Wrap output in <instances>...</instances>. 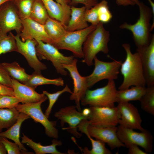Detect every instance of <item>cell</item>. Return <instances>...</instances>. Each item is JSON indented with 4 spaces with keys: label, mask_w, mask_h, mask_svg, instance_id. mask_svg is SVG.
Returning <instances> with one entry per match:
<instances>
[{
    "label": "cell",
    "mask_w": 154,
    "mask_h": 154,
    "mask_svg": "<svg viewBox=\"0 0 154 154\" xmlns=\"http://www.w3.org/2000/svg\"><path fill=\"white\" fill-rule=\"evenodd\" d=\"M90 113L88 120L91 125L106 127L118 124L120 114L117 107L90 106Z\"/></svg>",
    "instance_id": "10"
},
{
    "label": "cell",
    "mask_w": 154,
    "mask_h": 154,
    "mask_svg": "<svg viewBox=\"0 0 154 154\" xmlns=\"http://www.w3.org/2000/svg\"><path fill=\"white\" fill-rule=\"evenodd\" d=\"M54 116L60 121L61 126H64L65 123L69 125L62 129L66 130L75 137L79 138L82 134L77 131V126L84 119H88L82 112L78 111L75 106H66L60 109L54 114Z\"/></svg>",
    "instance_id": "14"
},
{
    "label": "cell",
    "mask_w": 154,
    "mask_h": 154,
    "mask_svg": "<svg viewBox=\"0 0 154 154\" xmlns=\"http://www.w3.org/2000/svg\"><path fill=\"white\" fill-rule=\"evenodd\" d=\"M122 46L126 56L120 69L123 80L118 88L119 90L128 88L132 86H145L146 81L139 52L137 51L132 53L130 45L128 43L123 44Z\"/></svg>",
    "instance_id": "1"
},
{
    "label": "cell",
    "mask_w": 154,
    "mask_h": 154,
    "mask_svg": "<svg viewBox=\"0 0 154 154\" xmlns=\"http://www.w3.org/2000/svg\"><path fill=\"white\" fill-rule=\"evenodd\" d=\"M127 148L128 149L127 153L128 154H147L145 151H143L139 148L138 146L135 145H131Z\"/></svg>",
    "instance_id": "41"
},
{
    "label": "cell",
    "mask_w": 154,
    "mask_h": 154,
    "mask_svg": "<svg viewBox=\"0 0 154 154\" xmlns=\"http://www.w3.org/2000/svg\"><path fill=\"white\" fill-rule=\"evenodd\" d=\"M25 84L36 88L37 86L43 85L52 84L57 86H63L64 82L61 78L50 79L44 77L41 73L34 71L31 75L30 78Z\"/></svg>",
    "instance_id": "28"
},
{
    "label": "cell",
    "mask_w": 154,
    "mask_h": 154,
    "mask_svg": "<svg viewBox=\"0 0 154 154\" xmlns=\"http://www.w3.org/2000/svg\"><path fill=\"white\" fill-rule=\"evenodd\" d=\"M7 152L3 144L0 142V154H6Z\"/></svg>",
    "instance_id": "46"
},
{
    "label": "cell",
    "mask_w": 154,
    "mask_h": 154,
    "mask_svg": "<svg viewBox=\"0 0 154 154\" xmlns=\"http://www.w3.org/2000/svg\"><path fill=\"white\" fill-rule=\"evenodd\" d=\"M44 102L19 104L15 108L20 112L28 115L35 122L41 123L44 128L46 135L48 137L57 139L58 137V132L56 127V121L49 120L42 110L41 105Z\"/></svg>",
    "instance_id": "8"
},
{
    "label": "cell",
    "mask_w": 154,
    "mask_h": 154,
    "mask_svg": "<svg viewBox=\"0 0 154 154\" xmlns=\"http://www.w3.org/2000/svg\"><path fill=\"white\" fill-rule=\"evenodd\" d=\"M110 33L104 28L103 23H100L88 35L83 44L84 57L82 61L88 66L94 65V60L97 54L109 52L108 43Z\"/></svg>",
    "instance_id": "2"
},
{
    "label": "cell",
    "mask_w": 154,
    "mask_h": 154,
    "mask_svg": "<svg viewBox=\"0 0 154 154\" xmlns=\"http://www.w3.org/2000/svg\"><path fill=\"white\" fill-rule=\"evenodd\" d=\"M96 26L91 25L82 30L67 31L60 40L53 46L58 50H65L71 52L74 57L83 58L82 45L88 35Z\"/></svg>",
    "instance_id": "5"
},
{
    "label": "cell",
    "mask_w": 154,
    "mask_h": 154,
    "mask_svg": "<svg viewBox=\"0 0 154 154\" xmlns=\"http://www.w3.org/2000/svg\"><path fill=\"white\" fill-rule=\"evenodd\" d=\"M68 92L71 94L72 92L70 89L68 85L66 84L62 90L58 91L55 93H50L46 91H43L42 93L46 96L49 100V103L44 114L48 118L52 110L53 106L58 100L59 96L62 94Z\"/></svg>",
    "instance_id": "35"
},
{
    "label": "cell",
    "mask_w": 154,
    "mask_h": 154,
    "mask_svg": "<svg viewBox=\"0 0 154 154\" xmlns=\"http://www.w3.org/2000/svg\"><path fill=\"white\" fill-rule=\"evenodd\" d=\"M10 0H0V6L5 2Z\"/></svg>",
    "instance_id": "49"
},
{
    "label": "cell",
    "mask_w": 154,
    "mask_h": 154,
    "mask_svg": "<svg viewBox=\"0 0 154 154\" xmlns=\"http://www.w3.org/2000/svg\"><path fill=\"white\" fill-rule=\"evenodd\" d=\"M85 19L87 22L96 26L100 23L96 5L89 9H86L84 14Z\"/></svg>",
    "instance_id": "38"
},
{
    "label": "cell",
    "mask_w": 154,
    "mask_h": 154,
    "mask_svg": "<svg viewBox=\"0 0 154 154\" xmlns=\"http://www.w3.org/2000/svg\"><path fill=\"white\" fill-rule=\"evenodd\" d=\"M0 95H2L14 96L12 88L0 84Z\"/></svg>",
    "instance_id": "42"
},
{
    "label": "cell",
    "mask_w": 154,
    "mask_h": 154,
    "mask_svg": "<svg viewBox=\"0 0 154 154\" xmlns=\"http://www.w3.org/2000/svg\"><path fill=\"white\" fill-rule=\"evenodd\" d=\"M20 102L15 96L2 95L0 98V108L12 109L15 108Z\"/></svg>",
    "instance_id": "36"
},
{
    "label": "cell",
    "mask_w": 154,
    "mask_h": 154,
    "mask_svg": "<svg viewBox=\"0 0 154 154\" xmlns=\"http://www.w3.org/2000/svg\"><path fill=\"white\" fill-rule=\"evenodd\" d=\"M51 18L66 26L70 16L71 12L66 10L60 4L53 0H41Z\"/></svg>",
    "instance_id": "21"
},
{
    "label": "cell",
    "mask_w": 154,
    "mask_h": 154,
    "mask_svg": "<svg viewBox=\"0 0 154 154\" xmlns=\"http://www.w3.org/2000/svg\"><path fill=\"white\" fill-rule=\"evenodd\" d=\"M2 96V95H0V98H1V97Z\"/></svg>",
    "instance_id": "50"
},
{
    "label": "cell",
    "mask_w": 154,
    "mask_h": 154,
    "mask_svg": "<svg viewBox=\"0 0 154 154\" xmlns=\"http://www.w3.org/2000/svg\"><path fill=\"white\" fill-rule=\"evenodd\" d=\"M43 25L53 45L60 40L67 31L66 26L49 16Z\"/></svg>",
    "instance_id": "25"
},
{
    "label": "cell",
    "mask_w": 154,
    "mask_h": 154,
    "mask_svg": "<svg viewBox=\"0 0 154 154\" xmlns=\"http://www.w3.org/2000/svg\"><path fill=\"white\" fill-rule=\"evenodd\" d=\"M86 9L84 6L80 7L70 6L71 17L66 27L67 31H72L80 30L89 26L84 17Z\"/></svg>",
    "instance_id": "23"
},
{
    "label": "cell",
    "mask_w": 154,
    "mask_h": 154,
    "mask_svg": "<svg viewBox=\"0 0 154 154\" xmlns=\"http://www.w3.org/2000/svg\"><path fill=\"white\" fill-rule=\"evenodd\" d=\"M22 27L17 9L12 0L3 4L0 6V32L7 34L15 30L19 34Z\"/></svg>",
    "instance_id": "11"
},
{
    "label": "cell",
    "mask_w": 154,
    "mask_h": 154,
    "mask_svg": "<svg viewBox=\"0 0 154 154\" xmlns=\"http://www.w3.org/2000/svg\"><path fill=\"white\" fill-rule=\"evenodd\" d=\"M87 121L86 120H83L81 121L80 124L78 125L77 128L78 130L81 131L82 133H84L87 136L90 140L92 145V148L90 150L88 149L87 147L83 149H81V150L84 154H111L112 153L105 146V143L102 141L97 140L93 139L89 134L87 129V127L89 125Z\"/></svg>",
    "instance_id": "22"
},
{
    "label": "cell",
    "mask_w": 154,
    "mask_h": 154,
    "mask_svg": "<svg viewBox=\"0 0 154 154\" xmlns=\"http://www.w3.org/2000/svg\"><path fill=\"white\" fill-rule=\"evenodd\" d=\"M56 2L61 5L68 11L71 12L70 4L71 0H55Z\"/></svg>",
    "instance_id": "43"
},
{
    "label": "cell",
    "mask_w": 154,
    "mask_h": 154,
    "mask_svg": "<svg viewBox=\"0 0 154 154\" xmlns=\"http://www.w3.org/2000/svg\"><path fill=\"white\" fill-rule=\"evenodd\" d=\"M118 103L117 107L120 114L118 122L119 125L141 131L144 130L141 126L142 120L137 109L129 102Z\"/></svg>",
    "instance_id": "15"
},
{
    "label": "cell",
    "mask_w": 154,
    "mask_h": 154,
    "mask_svg": "<svg viewBox=\"0 0 154 154\" xmlns=\"http://www.w3.org/2000/svg\"><path fill=\"white\" fill-rule=\"evenodd\" d=\"M12 82L14 96L22 104L45 101L48 99L43 93L40 94L37 92L35 88L23 84L14 78H12Z\"/></svg>",
    "instance_id": "19"
},
{
    "label": "cell",
    "mask_w": 154,
    "mask_h": 154,
    "mask_svg": "<svg viewBox=\"0 0 154 154\" xmlns=\"http://www.w3.org/2000/svg\"><path fill=\"white\" fill-rule=\"evenodd\" d=\"M0 142L3 144L8 154H23L18 144L10 141L7 138L0 137Z\"/></svg>",
    "instance_id": "37"
},
{
    "label": "cell",
    "mask_w": 154,
    "mask_h": 154,
    "mask_svg": "<svg viewBox=\"0 0 154 154\" xmlns=\"http://www.w3.org/2000/svg\"><path fill=\"white\" fill-rule=\"evenodd\" d=\"M23 136L21 137V142L23 144H25L32 149L36 154H65L57 150V146H60L62 144V142L57 139L54 138L52 141V144L50 145L44 146L40 143H37L33 141L31 139L23 133Z\"/></svg>",
    "instance_id": "24"
},
{
    "label": "cell",
    "mask_w": 154,
    "mask_h": 154,
    "mask_svg": "<svg viewBox=\"0 0 154 154\" xmlns=\"http://www.w3.org/2000/svg\"><path fill=\"white\" fill-rule=\"evenodd\" d=\"M133 3L135 4H136L137 5L140 3V2L139 0H128Z\"/></svg>",
    "instance_id": "48"
},
{
    "label": "cell",
    "mask_w": 154,
    "mask_h": 154,
    "mask_svg": "<svg viewBox=\"0 0 154 154\" xmlns=\"http://www.w3.org/2000/svg\"><path fill=\"white\" fill-rule=\"evenodd\" d=\"M17 47V52L22 55L27 60L29 66L35 72L41 73L42 70H46V66L41 62L38 58L36 50L37 42L34 39H28L22 41L19 34L14 35Z\"/></svg>",
    "instance_id": "13"
},
{
    "label": "cell",
    "mask_w": 154,
    "mask_h": 154,
    "mask_svg": "<svg viewBox=\"0 0 154 154\" xmlns=\"http://www.w3.org/2000/svg\"><path fill=\"white\" fill-rule=\"evenodd\" d=\"M151 6L153 15H154V3L151 0H148Z\"/></svg>",
    "instance_id": "47"
},
{
    "label": "cell",
    "mask_w": 154,
    "mask_h": 154,
    "mask_svg": "<svg viewBox=\"0 0 154 154\" xmlns=\"http://www.w3.org/2000/svg\"><path fill=\"white\" fill-rule=\"evenodd\" d=\"M140 15L137 21L133 24L124 23L119 28L131 31L137 48L148 45L151 38L150 32L152 30L150 21L153 15L151 8L140 2L138 5Z\"/></svg>",
    "instance_id": "3"
},
{
    "label": "cell",
    "mask_w": 154,
    "mask_h": 154,
    "mask_svg": "<svg viewBox=\"0 0 154 154\" xmlns=\"http://www.w3.org/2000/svg\"><path fill=\"white\" fill-rule=\"evenodd\" d=\"M141 108L154 115V85L147 86L145 92L139 100Z\"/></svg>",
    "instance_id": "31"
},
{
    "label": "cell",
    "mask_w": 154,
    "mask_h": 154,
    "mask_svg": "<svg viewBox=\"0 0 154 154\" xmlns=\"http://www.w3.org/2000/svg\"><path fill=\"white\" fill-rule=\"evenodd\" d=\"M82 112L84 116L88 117H88L90 113V110L89 108L84 109L82 111Z\"/></svg>",
    "instance_id": "45"
},
{
    "label": "cell",
    "mask_w": 154,
    "mask_h": 154,
    "mask_svg": "<svg viewBox=\"0 0 154 154\" xmlns=\"http://www.w3.org/2000/svg\"><path fill=\"white\" fill-rule=\"evenodd\" d=\"M116 2L119 6H133L135 5L133 3L128 0H116Z\"/></svg>",
    "instance_id": "44"
},
{
    "label": "cell",
    "mask_w": 154,
    "mask_h": 154,
    "mask_svg": "<svg viewBox=\"0 0 154 154\" xmlns=\"http://www.w3.org/2000/svg\"><path fill=\"white\" fill-rule=\"evenodd\" d=\"M98 3V0H71L70 6H74L78 3H81L83 4L87 9H89Z\"/></svg>",
    "instance_id": "40"
},
{
    "label": "cell",
    "mask_w": 154,
    "mask_h": 154,
    "mask_svg": "<svg viewBox=\"0 0 154 154\" xmlns=\"http://www.w3.org/2000/svg\"><path fill=\"white\" fill-rule=\"evenodd\" d=\"M16 7L21 20L29 18L31 11L35 0H11Z\"/></svg>",
    "instance_id": "33"
},
{
    "label": "cell",
    "mask_w": 154,
    "mask_h": 154,
    "mask_svg": "<svg viewBox=\"0 0 154 154\" xmlns=\"http://www.w3.org/2000/svg\"><path fill=\"white\" fill-rule=\"evenodd\" d=\"M17 51L14 35L11 32L7 35V33L0 32V55Z\"/></svg>",
    "instance_id": "32"
},
{
    "label": "cell",
    "mask_w": 154,
    "mask_h": 154,
    "mask_svg": "<svg viewBox=\"0 0 154 154\" xmlns=\"http://www.w3.org/2000/svg\"><path fill=\"white\" fill-rule=\"evenodd\" d=\"M36 40L37 42L36 46L37 53L40 59L50 60L57 73L63 76H66L68 72L62 64H71L75 58L74 56H65L53 45L40 40Z\"/></svg>",
    "instance_id": "6"
},
{
    "label": "cell",
    "mask_w": 154,
    "mask_h": 154,
    "mask_svg": "<svg viewBox=\"0 0 154 154\" xmlns=\"http://www.w3.org/2000/svg\"><path fill=\"white\" fill-rule=\"evenodd\" d=\"M146 89V87L145 86H132L130 88L117 90V102L139 101L145 94Z\"/></svg>",
    "instance_id": "26"
},
{
    "label": "cell",
    "mask_w": 154,
    "mask_h": 154,
    "mask_svg": "<svg viewBox=\"0 0 154 154\" xmlns=\"http://www.w3.org/2000/svg\"><path fill=\"white\" fill-rule=\"evenodd\" d=\"M78 60L74 58L73 62L68 64H62L63 67L69 72L73 84V90L70 99L74 101L78 110L82 112L80 101L88 89L86 76H82L79 73L77 66Z\"/></svg>",
    "instance_id": "12"
},
{
    "label": "cell",
    "mask_w": 154,
    "mask_h": 154,
    "mask_svg": "<svg viewBox=\"0 0 154 154\" xmlns=\"http://www.w3.org/2000/svg\"><path fill=\"white\" fill-rule=\"evenodd\" d=\"M30 118L27 114L20 112L17 119L13 125L7 130L0 132V137H4L13 141L18 144L23 154H33L27 150L20 140V129L21 125L25 120Z\"/></svg>",
    "instance_id": "20"
},
{
    "label": "cell",
    "mask_w": 154,
    "mask_h": 154,
    "mask_svg": "<svg viewBox=\"0 0 154 154\" xmlns=\"http://www.w3.org/2000/svg\"><path fill=\"white\" fill-rule=\"evenodd\" d=\"M20 112L15 108H0V132L8 129L16 122Z\"/></svg>",
    "instance_id": "29"
},
{
    "label": "cell",
    "mask_w": 154,
    "mask_h": 154,
    "mask_svg": "<svg viewBox=\"0 0 154 154\" xmlns=\"http://www.w3.org/2000/svg\"><path fill=\"white\" fill-rule=\"evenodd\" d=\"M117 134L119 140L127 148L134 144L142 147L147 153L153 150V137L147 129L137 132L133 129L119 125L117 127Z\"/></svg>",
    "instance_id": "9"
},
{
    "label": "cell",
    "mask_w": 154,
    "mask_h": 154,
    "mask_svg": "<svg viewBox=\"0 0 154 154\" xmlns=\"http://www.w3.org/2000/svg\"><path fill=\"white\" fill-rule=\"evenodd\" d=\"M0 84L12 88V78L1 63H0Z\"/></svg>",
    "instance_id": "39"
},
{
    "label": "cell",
    "mask_w": 154,
    "mask_h": 154,
    "mask_svg": "<svg viewBox=\"0 0 154 154\" xmlns=\"http://www.w3.org/2000/svg\"><path fill=\"white\" fill-rule=\"evenodd\" d=\"M87 129L91 137L107 143L111 149L125 147L118 137L117 127L116 126L101 127L89 124L87 127Z\"/></svg>",
    "instance_id": "17"
},
{
    "label": "cell",
    "mask_w": 154,
    "mask_h": 154,
    "mask_svg": "<svg viewBox=\"0 0 154 154\" xmlns=\"http://www.w3.org/2000/svg\"><path fill=\"white\" fill-rule=\"evenodd\" d=\"M1 64L11 77L23 84H25L30 78L31 75L27 73L25 69L16 61Z\"/></svg>",
    "instance_id": "27"
},
{
    "label": "cell",
    "mask_w": 154,
    "mask_h": 154,
    "mask_svg": "<svg viewBox=\"0 0 154 154\" xmlns=\"http://www.w3.org/2000/svg\"><path fill=\"white\" fill-rule=\"evenodd\" d=\"M49 17L47 11L41 0H35L32 7L29 18L43 25Z\"/></svg>",
    "instance_id": "30"
},
{
    "label": "cell",
    "mask_w": 154,
    "mask_h": 154,
    "mask_svg": "<svg viewBox=\"0 0 154 154\" xmlns=\"http://www.w3.org/2000/svg\"><path fill=\"white\" fill-rule=\"evenodd\" d=\"M114 80H108L105 86L94 90L88 89L80 104L83 106L113 107L117 102V93Z\"/></svg>",
    "instance_id": "4"
},
{
    "label": "cell",
    "mask_w": 154,
    "mask_h": 154,
    "mask_svg": "<svg viewBox=\"0 0 154 154\" xmlns=\"http://www.w3.org/2000/svg\"><path fill=\"white\" fill-rule=\"evenodd\" d=\"M142 62L146 85H154V36L147 46L137 48Z\"/></svg>",
    "instance_id": "18"
},
{
    "label": "cell",
    "mask_w": 154,
    "mask_h": 154,
    "mask_svg": "<svg viewBox=\"0 0 154 154\" xmlns=\"http://www.w3.org/2000/svg\"><path fill=\"white\" fill-rule=\"evenodd\" d=\"M94 61V69L91 74L86 76L88 88L102 80H114L118 78L122 61L114 60L111 62H104L96 56Z\"/></svg>",
    "instance_id": "7"
},
{
    "label": "cell",
    "mask_w": 154,
    "mask_h": 154,
    "mask_svg": "<svg viewBox=\"0 0 154 154\" xmlns=\"http://www.w3.org/2000/svg\"><path fill=\"white\" fill-rule=\"evenodd\" d=\"M96 6L100 22L103 24L109 22L112 18V15L109 9L108 1L103 0Z\"/></svg>",
    "instance_id": "34"
},
{
    "label": "cell",
    "mask_w": 154,
    "mask_h": 154,
    "mask_svg": "<svg viewBox=\"0 0 154 154\" xmlns=\"http://www.w3.org/2000/svg\"><path fill=\"white\" fill-rule=\"evenodd\" d=\"M21 21L22 27L19 35L22 41L34 39L52 45V41L46 32L43 25L30 18Z\"/></svg>",
    "instance_id": "16"
}]
</instances>
